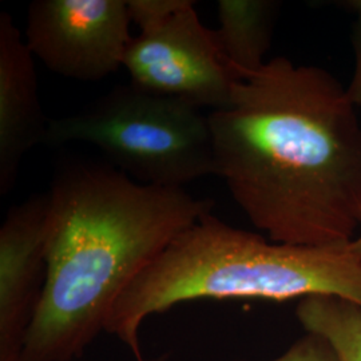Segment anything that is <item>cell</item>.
<instances>
[{
	"mask_svg": "<svg viewBox=\"0 0 361 361\" xmlns=\"http://www.w3.org/2000/svg\"><path fill=\"white\" fill-rule=\"evenodd\" d=\"M216 176L273 243L345 246L361 226V123L328 70L285 56L209 114Z\"/></svg>",
	"mask_w": 361,
	"mask_h": 361,
	"instance_id": "cell-1",
	"label": "cell"
},
{
	"mask_svg": "<svg viewBox=\"0 0 361 361\" xmlns=\"http://www.w3.org/2000/svg\"><path fill=\"white\" fill-rule=\"evenodd\" d=\"M47 194V274L20 361L80 357L128 286L213 207L92 164L62 169Z\"/></svg>",
	"mask_w": 361,
	"mask_h": 361,
	"instance_id": "cell-2",
	"label": "cell"
},
{
	"mask_svg": "<svg viewBox=\"0 0 361 361\" xmlns=\"http://www.w3.org/2000/svg\"><path fill=\"white\" fill-rule=\"evenodd\" d=\"M348 245L279 244L207 213L128 286L104 332L116 336L135 360L145 361L140 344L143 322L180 302L336 296L361 307V259Z\"/></svg>",
	"mask_w": 361,
	"mask_h": 361,
	"instance_id": "cell-3",
	"label": "cell"
},
{
	"mask_svg": "<svg viewBox=\"0 0 361 361\" xmlns=\"http://www.w3.org/2000/svg\"><path fill=\"white\" fill-rule=\"evenodd\" d=\"M86 142L143 185L183 188L216 176L209 116L186 101L116 86L77 114L52 119L44 143Z\"/></svg>",
	"mask_w": 361,
	"mask_h": 361,
	"instance_id": "cell-4",
	"label": "cell"
},
{
	"mask_svg": "<svg viewBox=\"0 0 361 361\" xmlns=\"http://www.w3.org/2000/svg\"><path fill=\"white\" fill-rule=\"evenodd\" d=\"M194 4L189 0L164 23L131 39L123 67L131 85L141 90L214 111L231 104L235 79L221 58L213 30L201 23Z\"/></svg>",
	"mask_w": 361,
	"mask_h": 361,
	"instance_id": "cell-5",
	"label": "cell"
},
{
	"mask_svg": "<svg viewBox=\"0 0 361 361\" xmlns=\"http://www.w3.org/2000/svg\"><path fill=\"white\" fill-rule=\"evenodd\" d=\"M130 22L128 0H35L25 40L52 73L98 82L123 67Z\"/></svg>",
	"mask_w": 361,
	"mask_h": 361,
	"instance_id": "cell-6",
	"label": "cell"
},
{
	"mask_svg": "<svg viewBox=\"0 0 361 361\" xmlns=\"http://www.w3.org/2000/svg\"><path fill=\"white\" fill-rule=\"evenodd\" d=\"M49 194L13 207L0 228V361H20L47 274Z\"/></svg>",
	"mask_w": 361,
	"mask_h": 361,
	"instance_id": "cell-7",
	"label": "cell"
},
{
	"mask_svg": "<svg viewBox=\"0 0 361 361\" xmlns=\"http://www.w3.org/2000/svg\"><path fill=\"white\" fill-rule=\"evenodd\" d=\"M34 55L11 15H0V194L13 190L25 155L44 143Z\"/></svg>",
	"mask_w": 361,
	"mask_h": 361,
	"instance_id": "cell-8",
	"label": "cell"
},
{
	"mask_svg": "<svg viewBox=\"0 0 361 361\" xmlns=\"http://www.w3.org/2000/svg\"><path fill=\"white\" fill-rule=\"evenodd\" d=\"M279 3L271 0H219V27L213 30L224 63L235 80L265 65Z\"/></svg>",
	"mask_w": 361,
	"mask_h": 361,
	"instance_id": "cell-9",
	"label": "cell"
},
{
	"mask_svg": "<svg viewBox=\"0 0 361 361\" xmlns=\"http://www.w3.org/2000/svg\"><path fill=\"white\" fill-rule=\"evenodd\" d=\"M298 323L305 332L322 336L341 361H361V307L336 296L300 300Z\"/></svg>",
	"mask_w": 361,
	"mask_h": 361,
	"instance_id": "cell-10",
	"label": "cell"
},
{
	"mask_svg": "<svg viewBox=\"0 0 361 361\" xmlns=\"http://www.w3.org/2000/svg\"><path fill=\"white\" fill-rule=\"evenodd\" d=\"M189 0H128L130 20L146 31L164 23Z\"/></svg>",
	"mask_w": 361,
	"mask_h": 361,
	"instance_id": "cell-11",
	"label": "cell"
},
{
	"mask_svg": "<svg viewBox=\"0 0 361 361\" xmlns=\"http://www.w3.org/2000/svg\"><path fill=\"white\" fill-rule=\"evenodd\" d=\"M243 361V360H235ZM271 361H341L332 345L322 336L305 332L283 355Z\"/></svg>",
	"mask_w": 361,
	"mask_h": 361,
	"instance_id": "cell-12",
	"label": "cell"
},
{
	"mask_svg": "<svg viewBox=\"0 0 361 361\" xmlns=\"http://www.w3.org/2000/svg\"><path fill=\"white\" fill-rule=\"evenodd\" d=\"M352 44L355 51V74L352 78V82L347 90L350 104L361 107V13L357 15V19L353 25L352 30Z\"/></svg>",
	"mask_w": 361,
	"mask_h": 361,
	"instance_id": "cell-13",
	"label": "cell"
},
{
	"mask_svg": "<svg viewBox=\"0 0 361 361\" xmlns=\"http://www.w3.org/2000/svg\"><path fill=\"white\" fill-rule=\"evenodd\" d=\"M348 246L349 249H350V252H352L353 255H356V256L361 259V231L360 234H359L357 237H355V238L349 243Z\"/></svg>",
	"mask_w": 361,
	"mask_h": 361,
	"instance_id": "cell-14",
	"label": "cell"
},
{
	"mask_svg": "<svg viewBox=\"0 0 361 361\" xmlns=\"http://www.w3.org/2000/svg\"><path fill=\"white\" fill-rule=\"evenodd\" d=\"M344 4L348 7L349 10L355 11L357 15L361 13V0H347Z\"/></svg>",
	"mask_w": 361,
	"mask_h": 361,
	"instance_id": "cell-15",
	"label": "cell"
},
{
	"mask_svg": "<svg viewBox=\"0 0 361 361\" xmlns=\"http://www.w3.org/2000/svg\"><path fill=\"white\" fill-rule=\"evenodd\" d=\"M145 361H164L162 359H153V360H145Z\"/></svg>",
	"mask_w": 361,
	"mask_h": 361,
	"instance_id": "cell-16",
	"label": "cell"
}]
</instances>
